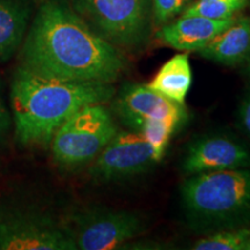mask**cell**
<instances>
[{"label":"cell","instance_id":"obj_4","mask_svg":"<svg viewBox=\"0 0 250 250\" xmlns=\"http://www.w3.org/2000/svg\"><path fill=\"white\" fill-rule=\"evenodd\" d=\"M120 130L104 103L81 108L62 123L51 139L56 164L77 168L94 161Z\"/></svg>","mask_w":250,"mask_h":250},{"label":"cell","instance_id":"obj_10","mask_svg":"<svg viewBox=\"0 0 250 250\" xmlns=\"http://www.w3.org/2000/svg\"><path fill=\"white\" fill-rule=\"evenodd\" d=\"M250 167V152L226 136H206L189 146L182 161L188 176L208 171Z\"/></svg>","mask_w":250,"mask_h":250},{"label":"cell","instance_id":"obj_18","mask_svg":"<svg viewBox=\"0 0 250 250\" xmlns=\"http://www.w3.org/2000/svg\"><path fill=\"white\" fill-rule=\"evenodd\" d=\"M191 0H152V13L158 24L168 23L184 12Z\"/></svg>","mask_w":250,"mask_h":250},{"label":"cell","instance_id":"obj_7","mask_svg":"<svg viewBox=\"0 0 250 250\" xmlns=\"http://www.w3.org/2000/svg\"><path fill=\"white\" fill-rule=\"evenodd\" d=\"M64 225L80 250L121 249L147 228L142 215L136 212L109 208L77 212Z\"/></svg>","mask_w":250,"mask_h":250},{"label":"cell","instance_id":"obj_13","mask_svg":"<svg viewBox=\"0 0 250 250\" xmlns=\"http://www.w3.org/2000/svg\"><path fill=\"white\" fill-rule=\"evenodd\" d=\"M30 0H0V62L17 54L29 28Z\"/></svg>","mask_w":250,"mask_h":250},{"label":"cell","instance_id":"obj_17","mask_svg":"<svg viewBox=\"0 0 250 250\" xmlns=\"http://www.w3.org/2000/svg\"><path fill=\"white\" fill-rule=\"evenodd\" d=\"M179 127L174 123L166 120H146L140 125L138 132H140L149 144L154 153V158L160 162L164 158L166 148L175 131Z\"/></svg>","mask_w":250,"mask_h":250},{"label":"cell","instance_id":"obj_6","mask_svg":"<svg viewBox=\"0 0 250 250\" xmlns=\"http://www.w3.org/2000/svg\"><path fill=\"white\" fill-rule=\"evenodd\" d=\"M1 250H76L64 221L18 201L0 202Z\"/></svg>","mask_w":250,"mask_h":250},{"label":"cell","instance_id":"obj_20","mask_svg":"<svg viewBox=\"0 0 250 250\" xmlns=\"http://www.w3.org/2000/svg\"><path fill=\"white\" fill-rule=\"evenodd\" d=\"M240 123L243 131L250 137V95L243 101L240 108Z\"/></svg>","mask_w":250,"mask_h":250},{"label":"cell","instance_id":"obj_11","mask_svg":"<svg viewBox=\"0 0 250 250\" xmlns=\"http://www.w3.org/2000/svg\"><path fill=\"white\" fill-rule=\"evenodd\" d=\"M235 18L214 20L199 15H182L179 20L164 24L156 36L164 44L173 49L198 52L218 34L230 26Z\"/></svg>","mask_w":250,"mask_h":250},{"label":"cell","instance_id":"obj_16","mask_svg":"<svg viewBox=\"0 0 250 250\" xmlns=\"http://www.w3.org/2000/svg\"><path fill=\"white\" fill-rule=\"evenodd\" d=\"M248 4L249 0H197L184 9L182 15H199L214 20H225L236 17Z\"/></svg>","mask_w":250,"mask_h":250},{"label":"cell","instance_id":"obj_5","mask_svg":"<svg viewBox=\"0 0 250 250\" xmlns=\"http://www.w3.org/2000/svg\"><path fill=\"white\" fill-rule=\"evenodd\" d=\"M72 8L116 48H139L148 37L152 0H72Z\"/></svg>","mask_w":250,"mask_h":250},{"label":"cell","instance_id":"obj_8","mask_svg":"<svg viewBox=\"0 0 250 250\" xmlns=\"http://www.w3.org/2000/svg\"><path fill=\"white\" fill-rule=\"evenodd\" d=\"M156 164L153 149L142 133L118 130L94 159L89 174L96 181L111 182L146 173Z\"/></svg>","mask_w":250,"mask_h":250},{"label":"cell","instance_id":"obj_12","mask_svg":"<svg viewBox=\"0 0 250 250\" xmlns=\"http://www.w3.org/2000/svg\"><path fill=\"white\" fill-rule=\"evenodd\" d=\"M203 58L226 66H235L250 57V18H235L230 26L218 34L198 51Z\"/></svg>","mask_w":250,"mask_h":250},{"label":"cell","instance_id":"obj_3","mask_svg":"<svg viewBox=\"0 0 250 250\" xmlns=\"http://www.w3.org/2000/svg\"><path fill=\"white\" fill-rule=\"evenodd\" d=\"M181 197L197 229L242 226L250 221V167L191 175L181 188Z\"/></svg>","mask_w":250,"mask_h":250},{"label":"cell","instance_id":"obj_1","mask_svg":"<svg viewBox=\"0 0 250 250\" xmlns=\"http://www.w3.org/2000/svg\"><path fill=\"white\" fill-rule=\"evenodd\" d=\"M21 66L64 81L112 83L123 73V55L62 0H44L28 28Z\"/></svg>","mask_w":250,"mask_h":250},{"label":"cell","instance_id":"obj_9","mask_svg":"<svg viewBox=\"0 0 250 250\" xmlns=\"http://www.w3.org/2000/svg\"><path fill=\"white\" fill-rule=\"evenodd\" d=\"M114 111L127 129L138 131L146 120H166L177 127L188 120L186 104L171 101L147 83H127L115 99Z\"/></svg>","mask_w":250,"mask_h":250},{"label":"cell","instance_id":"obj_19","mask_svg":"<svg viewBox=\"0 0 250 250\" xmlns=\"http://www.w3.org/2000/svg\"><path fill=\"white\" fill-rule=\"evenodd\" d=\"M12 111H9L7 101L5 98L4 83L0 77V145L5 143L9 129L12 126Z\"/></svg>","mask_w":250,"mask_h":250},{"label":"cell","instance_id":"obj_22","mask_svg":"<svg viewBox=\"0 0 250 250\" xmlns=\"http://www.w3.org/2000/svg\"><path fill=\"white\" fill-rule=\"evenodd\" d=\"M248 72H249V74H250V57H249V66H248Z\"/></svg>","mask_w":250,"mask_h":250},{"label":"cell","instance_id":"obj_2","mask_svg":"<svg viewBox=\"0 0 250 250\" xmlns=\"http://www.w3.org/2000/svg\"><path fill=\"white\" fill-rule=\"evenodd\" d=\"M114 96L112 83L52 79L19 65L11 83L15 139L24 146L50 144L59 126L78 110Z\"/></svg>","mask_w":250,"mask_h":250},{"label":"cell","instance_id":"obj_15","mask_svg":"<svg viewBox=\"0 0 250 250\" xmlns=\"http://www.w3.org/2000/svg\"><path fill=\"white\" fill-rule=\"evenodd\" d=\"M250 236V228L232 227L215 230L193 243V250H243Z\"/></svg>","mask_w":250,"mask_h":250},{"label":"cell","instance_id":"obj_21","mask_svg":"<svg viewBox=\"0 0 250 250\" xmlns=\"http://www.w3.org/2000/svg\"><path fill=\"white\" fill-rule=\"evenodd\" d=\"M243 250H250V236H249L248 241H247L246 246H245V249H243Z\"/></svg>","mask_w":250,"mask_h":250},{"label":"cell","instance_id":"obj_14","mask_svg":"<svg viewBox=\"0 0 250 250\" xmlns=\"http://www.w3.org/2000/svg\"><path fill=\"white\" fill-rule=\"evenodd\" d=\"M192 83V71L188 54H177L167 61L147 86L171 101L186 104Z\"/></svg>","mask_w":250,"mask_h":250}]
</instances>
